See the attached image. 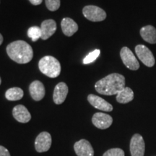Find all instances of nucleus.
Here are the masks:
<instances>
[{
	"mask_svg": "<svg viewBox=\"0 0 156 156\" xmlns=\"http://www.w3.org/2000/svg\"><path fill=\"white\" fill-rule=\"evenodd\" d=\"M68 87L64 83H59L56 85L54 90L53 99L56 104L59 105L64 103L68 94Z\"/></svg>",
	"mask_w": 156,
	"mask_h": 156,
	"instance_id": "nucleus-13",
	"label": "nucleus"
},
{
	"mask_svg": "<svg viewBox=\"0 0 156 156\" xmlns=\"http://www.w3.org/2000/svg\"><path fill=\"white\" fill-rule=\"evenodd\" d=\"M134 99V92L130 87H125L116 95V101L119 103H128Z\"/></svg>",
	"mask_w": 156,
	"mask_h": 156,
	"instance_id": "nucleus-18",
	"label": "nucleus"
},
{
	"mask_svg": "<svg viewBox=\"0 0 156 156\" xmlns=\"http://www.w3.org/2000/svg\"><path fill=\"white\" fill-rule=\"evenodd\" d=\"M130 153L132 156H144L145 144L143 137L140 134H135L130 140Z\"/></svg>",
	"mask_w": 156,
	"mask_h": 156,
	"instance_id": "nucleus-7",
	"label": "nucleus"
},
{
	"mask_svg": "<svg viewBox=\"0 0 156 156\" xmlns=\"http://www.w3.org/2000/svg\"><path fill=\"white\" fill-rule=\"evenodd\" d=\"M51 146V136L47 132H41L35 140V148L38 153L48 151Z\"/></svg>",
	"mask_w": 156,
	"mask_h": 156,
	"instance_id": "nucleus-8",
	"label": "nucleus"
},
{
	"mask_svg": "<svg viewBox=\"0 0 156 156\" xmlns=\"http://www.w3.org/2000/svg\"><path fill=\"white\" fill-rule=\"evenodd\" d=\"M87 101L90 103V105H92L94 108L98 109V110L106 112H112V105L107 102L106 101H105L102 98L98 96V95L90 94L87 96Z\"/></svg>",
	"mask_w": 156,
	"mask_h": 156,
	"instance_id": "nucleus-11",
	"label": "nucleus"
},
{
	"mask_svg": "<svg viewBox=\"0 0 156 156\" xmlns=\"http://www.w3.org/2000/svg\"><path fill=\"white\" fill-rule=\"evenodd\" d=\"M28 36L31 38L33 41H37L39 38H41V30L40 27H30L28 30Z\"/></svg>",
	"mask_w": 156,
	"mask_h": 156,
	"instance_id": "nucleus-20",
	"label": "nucleus"
},
{
	"mask_svg": "<svg viewBox=\"0 0 156 156\" xmlns=\"http://www.w3.org/2000/svg\"><path fill=\"white\" fill-rule=\"evenodd\" d=\"M120 56L122 58L123 63L126 66L128 69L133 70L139 69L140 68V63L138 60L136 59V56L134 55L132 51L126 46L123 47L121 49L120 51Z\"/></svg>",
	"mask_w": 156,
	"mask_h": 156,
	"instance_id": "nucleus-6",
	"label": "nucleus"
},
{
	"mask_svg": "<svg viewBox=\"0 0 156 156\" xmlns=\"http://www.w3.org/2000/svg\"><path fill=\"white\" fill-rule=\"evenodd\" d=\"M33 5H39L42 3L43 0H29Z\"/></svg>",
	"mask_w": 156,
	"mask_h": 156,
	"instance_id": "nucleus-25",
	"label": "nucleus"
},
{
	"mask_svg": "<svg viewBox=\"0 0 156 156\" xmlns=\"http://www.w3.org/2000/svg\"><path fill=\"white\" fill-rule=\"evenodd\" d=\"M12 115L17 122L20 123H28L31 119L30 112L23 105H17L12 110Z\"/></svg>",
	"mask_w": 156,
	"mask_h": 156,
	"instance_id": "nucleus-15",
	"label": "nucleus"
},
{
	"mask_svg": "<svg viewBox=\"0 0 156 156\" xmlns=\"http://www.w3.org/2000/svg\"><path fill=\"white\" fill-rule=\"evenodd\" d=\"M83 13L84 16L92 22H101L106 18V12L94 5L85 6L83 9Z\"/></svg>",
	"mask_w": 156,
	"mask_h": 156,
	"instance_id": "nucleus-4",
	"label": "nucleus"
},
{
	"mask_svg": "<svg viewBox=\"0 0 156 156\" xmlns=\"http://www.w3.org/2000/svg\"><path fill=\"white\" fill-rule=\"evenodd\" d=\"M30 96L36 101H39L44 98L45 95V87L44 84L39 80H35L29 86Z\"/></svg>",
	"mask_w": 156,
	"mask_h": 156,
	"instance_id": "nucleus-12",
	"label": "nucleus"
},
{
	"mask_svg": "<svg viewBox=\"0 0 156 156\" xmlns=\"http://www.w3.org/2000/svg\"><path fill=\"white\" fill-rule=\"evenodd\" d=\"M38 67L43 74L50 78H56L61 73V64L55 57L46 56L38 62Z\"/></svg>",
	"mask_w": 156,
	"mask_h": 156,
	"instance_id": "nucleus-3",
	"label": "nucleus"
},
{
	"mask_svg": "<svg viewBox=\"0 0 156 156\" xmlns=\"http://www.w3.org/2000/svg\"><path fill=\"white\" fill-rule=\"evenodd\" d=\"M0 156H11L9 152L4 146L0 145Z\"/></svg>",
	"mask_w": 156,
	"mask_h": 156,
	"instance_id": "nucleus-24",
	"label": "nucleus"
},
{
	"mask_svg": "<svg viewBox=\"0 0 156 156\" xmlns=\"http://www.w3.org/2000/svg\"><path fill=\"white\" fill-rule=\"evenodd\" d=\"M142 38L151 44H156V28L153 25H146L140 30Z\"/></svg>",
	"mask_w": 156,
	"mask_h": 156,
	"instance_id": "nucleus-16",
	"label": "nucleus"
},
{
	"mask_svg": "<svg viewBox=\"0 0 156 156\" xmlns=\"http://www.w3.org/2000/svg\"><path fill=\"white\" fill-rule=\"evenodd\" d=\"M61 27L64 34L67 36H73L78 30V25L69 17H65L62 20Z\"/></svg>",
	"mask_w": 156,
	"mask_h": 156,
	"instance_id": "nucleus-17",
	"label": "nucleus"
},
{
	"mask_svg": "<svg viewBox=\"0 0 156 156\" xmlns=\"http://www.w3.org/2000/svg\"><path fill=\"white\" fill-rule=\"evenodd\" d=\"M100 54L101 51L99 49H95L93 51L90 52V53L88 54V55L83 59V64H87L90 63H92V62H94L95 60L98 57Z\"/></svg>",
	"mask_w": 156,
	"mask_h": 156,
	"instance_id": "nucleus-21",
	"label": "nucleus"
},
{
	"mask_svg": "<svg viewBox=\"0 0 156 156\" xmlns=\"http://www.w3.org/2000/svg\"><path fill=\"white\" fill-rule=\"evenodd\" d=\"M23 90L20 87H12L7 90L5 93L6 98L11 101L20 100L23 98Z\"/></svg>",
	"mask_w": 156,
	"mask_h": 156,
	"instance_id": "nucleus-19",
	"label": "nucleus"
},
{
	"mask_svg": "<svg viewBox=\"0 0 156 156\" xmlns=\"http://www.w3.org/2000/svg\"><path fill=\"white\" fill-rule=\"evenodd\" d=\"M7 53L12 60L18 64H27L34 57L30 45L24 41L12 42L7 46Z\"/></svg>",
	"mask_w": 156,
	"mask_h": 156,
	"instance_id": "nucleus-2",
	"label": "nucleus"
},
{
	"mask_svg": "<svg viewBox=\"0 0 156 156\" xmlns=\"http://www.w3.org/2000/svg\"><path fill=\"white\" fill-rule=\"evenodd\" d=\"M74 150L77 156H94V150L86 140H80L74 145Z\"/></svg>",
	"mask_w": 156,
	"mask_h": 156,
	"instance_id": "nucleus-10",
	"label": "nucleus"
},
{
	"mask_svg": "<svg viewBox=\"0 0 156 156\" xmlns=\"http://www.w3.org/2000/svg\"><path fill=\"white\" fill-rule=\"evenodd\" d=\"M41 39L47 40L51 36H53L56 30V23L54 20H46L41 25Z\"/></svg>",
	"mask_w": 156,
	"mask_h": 156,
	"instance_id": "nucleus-14",
	"label": "nucleus"
},
{
	"mask_svg": "<svg viewBox=\"0 0 156 156\" xmlns=\"http://www.w3.org/2000/svg\"><path fill=\"white\" fill-rule=\"evenodd\" d=\"M125 77L121 74L112 73L95 83V88L98 93L104 95H117L125 87Z\"/></svg>",
	"mask_w": 156,
	"mask_h": 156,
	"instance_id": "nucleus-1",
	"label": "nucleus"
},
{
	"mask_svg": "<svg viewBox=\"0 0 156 156\" xmlns=\"http://www.w3.org/2000/svg\"><path fill=\"white\" fill-rule=\"evenodd\" d=\"M46 2V5L48 9L50 11H56L60 7V0H45Z\"/></svg>",
	"mask_w": 156,
	"mask_h": 156,
	"instance_id": "nucleus-22",
	"label": "nucleus"
},
{
	"mask_svg": "<svg viewBox=\"0 0 156 156\" xmlns=\"http://www.w3.org/2000/svg\"><path fill=\"white\" fill-rule=\"evenodd\" d=\"M124 152L120 148H112L104 153L103 156H124Z\"/></svg>",
	"mask_w": 156,
	"mask_h": 156,
	"instance_id": "nucleus-23",
	"label": "nucleus"
},
{
	"mask_svg": "<svg viewBox=\"0 0 156 156\" xmlns=\"http://www.w3.org/2000/svg\"><path fill=\"white\" fill-rule=\"evenodd\" d=\"M92 122L93 125L101 129H106L111 126L113 123V118L110 115L98 112L93 116Z\"/></svg>",
	"mask_w": 156,
	"mask_h": 156,
	"instance_id": "nucleus-9",
	"label": "nucleus"
},
{
	"mask_svg": "<svg viewBox=\"0 0 156 156\" xmlns=\"http://www.w3.org/2000/svg\"><path fill=\"white\" fill-rule=\"evenodd\" d=\"M135 53L139 59L147 67H153L155 64L153 54L145 45L139 44L136 46Z\"/></svg>",
	"mask_w": 156,
	"mask_h": 156,
	"instance_id": "nucleus-5",
	"label": "nucleus"
},
{
	"mask_svg": "<svg viewBox=\"0 0 156 156\" xmlns=\"http://www.w3.org/2000/svg\"><path fill=\"white\" fill-rule=\"evenodd\" d=\"M3 40H4V38H3L2 35L1 34H0V46H1V45L2 44V43H3Z\"/></svg>",
	"mask_w": 156,
	"mask_h": 156,
	"instance_id": "nucleus-26",
	"label": "nucleus"
},
{
	"mask_svg": "<svg viewBox=\"0 0 156 156\" xmlns=\"http://www.w3.org/2000/svg\"><path fill=\"white\" fill-rule=\"evenodd\" d=\"M2 83V80H1V77H0V85H1Z\"/></svg>",
	"mask_w": 156,
	"mask_h": 156,
	"instance_id": "nucleus-27",
	"label": "nucleus"
}]
</instances>
